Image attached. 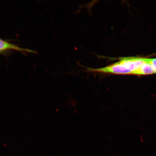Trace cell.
I'll use <instances>...</instances> for the list:
<instances>
[{
	"label": "cell",
	"instance_id": "obj_1",
	"mask_svg": "<svg viewBox=\"0 0 156 156\" xmlns=\"http://www.w3.org/2000/svg\"><path fill=\"white\" fill-rule=\"evenodd\" d=\"M146 58L140 56L121 57L118 61L106 67L88 68L89 71L103 73L135 75L136 72L146 61Z\"/></svg>",
	"mask_w": 156,
	"mask_h": 156
},
{
	"label": "cell",
	"instance_id": "obj_2",
	"mask_svg": "<svg viewBox=\"0 0 156 156\" xmlns=\"http://www.w3.org/2000/svg\"><path fill=\"white\" fill-rule=\"evenodd\" d=\"M12 50L32 53H35L36 52L34 50L20 47L16 45L0 39V54Z\"/></svg>",
	"mask_w": 156,
	"mask_h": 156
},
{
	"label": "cell",
	"instance_id": "obj_3",
	"mask_svg": "<svg viewBox=\"0 0 156 156\" xmlns=\"http://www.w3.org/2000/svg\"><path fill=\"white\" fill-rule=\"evenodd\" d=\"M155 74L153 66L150 63L149 58H146V61L136 71L135 75L145 76Z\"/></svg>",
	"mask_w": 156,
	"mask_h": 156
},
{
	"label": "cell",
	"instance_id": "obj_4",
	"mask_svg": "<svg viewBox=\"0 0 156 156\" xmlns=\"http://www.w3.org/2000/svg\"><path fill=\"white\" fill-rule=\"evenodd\" d=\"M150 63H151L152 66L154 70L155 73H156V58H149Z\"/></svg>",
	"mask_w": 156,
	"mask_h": 156
}]
</instances>
